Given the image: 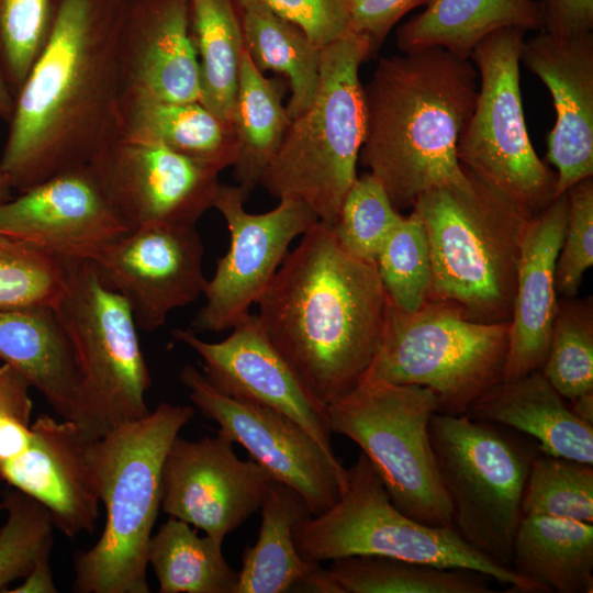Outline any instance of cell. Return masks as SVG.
Returning <instances> with one entry per match:
<instances>
[{
  "label": "cell",
  "mask_w": 593,
  "mask_h": 593,
  "mask_svg": "<svg viewBox=\"0 0 593 593\" xmlns=\"http://www.w3.org/2000/svg\"><path fill=\"white\" fill-rule=\"evenodd\" d=\"M437 412L430 389L384 382L359 384L326 407L331 432L361 448L399 511L428 526L452 527L428 434Z\"/></svg>",
  "instance_id": "cell-11"
},
{
  "label": "cell",
  "mask_w": 593,
  "mask_h": 593,
  "mask_svg": "<svg viewBox=\"0 0 593 593\" xmlns=\"http://www.w3.org/2000/svg\"><path fill=\"white\" fill-rule=\"evenodd\" d=\"M64 281V261L0 232V309L53 305Z\"/></svg>",
  "instance_id": "cell-39"
},
{
  "label": "cell",
  "mask_w": 593,
  "mask_h": 593,
  "mask_svg": "<svg viewBox=\"0 0 593 593\" xmlns=\"http://www.w3.org/2000/svg\"><path fill=\"white\" fill-rule=\"evenodd\" d=\"M256 304L272 345L327 407L360 383L389 299L376 264L353 256L333 226L317 221L288 251Z\"/></svg>",
  "instance_id": "cell-2"
},
{
  "label": "cell",
  "mask_w": 593,
  "mask_h": 593,
  "mask_svg": "<svg viewBox=\"0 0 593 593\" xmlns=\"http://www.w3.org/2000/svg\"><path fill=\"white\" fill-rule=\"evenodd\" d=\"M508 331L510 322H478L448 302L428 301L410 312L389 300L378 348L359 384L425 387L436 394L440 413L467 414L503 381Z\"/></svg>",
  "instance_id": "cell-8"
},
{
  "label": "cell",
  "mask_w": 593,
  "mask_h": 593,
  "mask_svg": "<svg viewBox=\"0 0 593 593\" xmlns=\"http://www.w3.org/2000/svg\"><path fill=\"white\" fill-rule=\"evenodd\" d=\"M53 304L75 349L79 372L76 425L90 440L139 419L152 385L138 328L126 301L89 260H66Z\"/></svg>",
  "instance_id": "cell-9"
},
{
  "label": "cell",
  "mask_w": 593,
  "mask_h": 593,
  "mask_svg": "<svg viewBox=\"0 0 593 593\" xmlns=\"http://www.w3.org/2000/svg\"><path fill=\"white\" fill-rule=\"evenodd\" d=\"M521 61L548 89L556 122L547 134L556 197L593 176V32L571 37L540 30L524 40Z\"/></svg>",
  "instance_id": "cell-20"
},
{
  "label": "cell",
  "mask_w": 593,
  "mask_h": 593,
  "mask_svg": "<svg viewBox=\"0 0 593 593\" xmlns=\"http://www.w3.org/2000/svg\"><path fill=\"white\" fill-rule=\"evenodd\" d=\"M510 27L542 30V9L536 0H429L424 10L396 32L402 52L444 48L470 59L490 34Z\"/></svg>",
  "instance_id": "cell-27"
},
{
  "label": "cell",
  "mask_w": 593,
  "mask_h": 593,
  "mask_svg": "<svg viewBox=\"0 0 593 593\" xmlns=\"http://www.w3.org/2000/svg\"><path fill=\"white\" fill-rule=\"evenodd\" d=\"M178 379L190 401L219 425L217 432L242 445L271 479L294 489L311 515L338 501L347 486V469L298 423L273 409L221 393L192 365H184Z\"/></svg>",
  "instance_id": "cell-13"
},
{
  "label": "cell",
  "mask_w": 593,
  "mask_h": 593,
  "mask_svg": "<svg viewBox=\"0 0 593 593\" xmlns=\"http://www.w3.org/2000/svg\"><path fill=\"white\" fill-rule=\"evenodd\" d=\"M542 376L568 401L593 391L592 299L558 301Z\"/></svg>",
  "instance_id": "cell-35"
},
{
  "label": "cell",
  "mask_w": 593,
  "mask_h": 593,
  "mask_svg": "<svg viewBox=\"0 0 593 593\" xmlns=\"http://www.w3.org/2000/svg\"><path fill=\"white\" fill-rule=\"evenodd\" d=\"M172 338L201 358L202 373L221 393L273 409L303 427L335 460L326 407L307 391L272 345L257 314H247L220 342H206L191 328Z\"/></svg>",
  "instance_id": "cell-18"
},
{
  "label": "cell",
  "mask_w": 593,
  "mask_h": 593,
  "mask_svg": "<svg viewBox=\"0 0 593 593\" xmlns=\"http://www.w3.org/2000/svg\"><path fill=\"white\" fill-rule=\"evenodd\" d=\"M327 569L336 593H492L491 578L382 556H347ZM493 581V580H492Z\"/></svg>",
  "instance_id": "cell-34"
},
{
  "label": "cell",
  "mask_w": 593,
  "mask_h": 593,
  "mask_svg": "<svg viewBox=\"0 0 593 593\" xmlns=\"http://www.w3.org/2000/svg\"><path fill=\"white\" fill-rule=\"evenodd\" d=\"M540 370L500 382L467 414L530 436L538 450L593 465V425L579 418Z\"/></svg>",
  "instance_id": "cell-25"
},
{
  "label": "cell",
  "mask_w": 593,
  "mask_h": 593,
  "mask_svg": "<svg viewBox=\"0 0 593 593\" xmlns=\"http://www.w3.org/2000/svg\"><path fill=\"white\" fill-rule=\"evenodd\" d=\"M571 411L582 421L593 425V391L570 401Z\"/></svg>",
  "instance_id": "cell-48"
},
{
  "label": "cell",
  "mask_w": 593,
  "mask_h": 593,
  "mask_svg": "<svg viewBox=\"0 0 593 593\" xmlns=\"http://www.w3.org/2000/svg\"><path fill=\"white\" fill-rule=\"evenodd\" d=\"M293 539L299 555L309 562L382 556L475 570L510 586L508 592L547 593L540 584L472 548L452 527L428 526L399 511L362 451L347 469V486L338 501L322 514L300 521Z\"/></svg>",
  "instance_id": "cell-7"
},
{
  "label": "cell",
  "mask_w": 593,
  "mask_h": 593,
  "mask_svg": "<svg viewBox=\"0 0 593 593\" xmlns=\"http://www.w3.org/2000/svg\"><path fill=\"white\" fill-rule=\"evenodd\" d=\"M119 63L120 98L200 102L189 0H126Z\"/></svg>",
  "instance_id": "cell-22"
},
{
  "label": "cell",
  "mask_w": 593,
  "mask_h": 593,
  "mask_svg": "<svg viewBox=\"0 0 593 593\" xmlns=\"http://www.w3.org/2000/svg\"><path fill=\"white\" fill-rule=\"evenodd\" d=\"M372 56L369 40L353 31L321 49L317 93L291 120L259 182L279 200L304 203L331 225L358 177L366 125L359 68Z\"/></svg>",
  "instance_id": "cell-6"
},
{
  "label": "cell",
  "mask_w": 593,
  "mask_h": 593,
  "mask_svg": "<svg viewBox=\"0 0 593 593\" xmlns=\"http://www.w3.org/2000/svg\"><path fill=\"white\" fill-rule=\"evenodd\" d=\"M223 540L198 536L188 523L171 517L152 536L147 562L160 593H235L238 572L222 552Z\"/></svg>",
  "instance_id": "cell-33"
},
{
  "label": "cell",
  "mask_w": 593,
  "mask_h": 593,
  "mask_svg": "<svg viewBox=\"0 0 593 593\" xmlns=\"http://www.w3.org/2000/svg\"><path fill=\"white\" fill-rule=\"evenodd\" d=\"M0 232L61 261H94L130 231L86 165L55 175L1 203Z\"/></svg>",
  "instance_id": "cell-19"
},
{
  "label": "cell",
  "mask_w": 593,
  "mask_h": 593,
  "mask_svg": "<svg viewBox=\"0 0 593 593\" xmlns=\"http://www.w3.org/2000/svg\"><path fill=\"white\" fill-rule=\"evenodd\" d=\"M478 88L472 61L440 47L379 59L363 87L359 161L398 211L429 189L468 181L457 145Z\"/></svg>",
  "instance_id": "cell-3"
},
{
  "label": "cell",
  "mask_w": 593,
  "mask_h": 593,
  "mask_svg": "<svg viewBox=\"0 0 593 593\" xmlns=\"http://www.w3.org/2000/svg\"><path fill=\"white\" fill-rule=\"evenodd\" d=\"M31 382L10 365H0V462L20 455L31 440Z\"/></svg>",
  "instance_id": "cell-44"
},
{
  "label": "cell",
  "mask_w": 593,
  "mask_h": 593,
  "mask_svg": "<svg viewBox=\"0 0 593 593\" xmlns=\"http://www.w3.org/2000/svg\"><path fill=\"white\" fill-rule=\"evenodd\" d=\"M12 188L7 176L0 169V204L11 198Z\"/></svg>",
  "instance_id": "cell-50"
},
{
  "label": "cell",
  "mask_w": 593,
  "mask_h": 593,
  "mask_svg": "<svg viewBox=\"0 0 593 593\" xmlns=\"http://www.w3.org/2000/svg\"><path fill=\"white\" fill-rule=\"evenodd\" d=\"M429 0H344L351 31L366 36L374 55L392 27L411 10Z\"/></svg>",
  "instance_id": "cell-45"
},
{
  "label": "cell",
  "mask_w": 593,
  "mask_h": 593,
  "mask_svg": "<svg viewBox=\"0 0 593 593\" xmlns=\"http://www.w3.org/2000/svg\"><path fill=\"white\" fill-rule=\"evenodd\" d=\"M237 186L220 184L214 205L223 216L230 246L206 281L205 302L191 322L195 333L232 329L256 304L276 276L290 244L318 220L302 202L281 199L265 213L244 209Z\"/></svg>",
  "instance_id": "cell-14"
},
{
  "label": "cell",
  "mask_w": 593,
  "mask_h": 593,
  "mask_svg": "<svg viewBox=\"0 0 593 593\" xmlns=\"http://www.w3.org/2000/svg\"><path fill=\"white\" fill-rule=\"evenodd\" d=\"M116 132L121 137L166 146L220 172L237 159L233 125L199 101L120 98Z\"/></svg>",
  "instance_id": "cell-26"
},
{
  "label": "cell",
  "mask_w": 593,
  "mask_h": 593,
  "mask_svg": "<svg viewBox=\"0 0 593 593\" xmlns=\"http://www.w3.org/2000/svg\"><path fill=\"white\" fill-rule=\"evenodd\" d=\"M523 515L593 523V465L537 451L526 479Z\"/></svg>",
  "instance_id": "cell-37"
},
{
  "label": "cell",
  "mask_w": 593,
  "mask_h": 593,
  "mask_svg": "<svg viewBox=\"0 0 593 593\" xmlns=\"http://www.w3.org/2000/svg\"><path fill=\"white\" fill-rule=\"evenodd\" d=\"M194 410L161 402L146 416L121 424L89 444L104 528L74 555L72 591L148 593L147 552L160 510L163 463Z\"/></svg>",
  "instance_id": "cell-4"
},
{
  "label": "cell",
  "mask_w": 593,
  "mask_h": 593,
  "mask_svg": "<svg viewBox=\"0 0 593 593\" xmlns=\"http://www.w3.org/2000/svg\"><path fill=\"white\" fill-rule=\"evenodd\" d=\"M542 31L571 37L593 31V0H540Z\"/></svg>",
  "instance_id": "cell-46"
},
{
  "label": "cell",
  "mask_w": 593,
  "mask_h": 593,
  "mask_svg": "<svg viewBox=\"0 0 593 593\" xmlns=\"http://www.w3.org/2000/svg\"><path fill=\"white\" fill-rule=\"evenodd\" d=\"M270 480L220 432L197 440L178 435L163 463L160 510L224 540L260 508Z\"/></svg>",
  "instance_id": "cell-17"
},
{
  "label": "cell",
  "mask_w": 593,
  "mask_h": 593,
  "mask_svg": "<svg viewBox=\"0 0 593 593\" xmlns=\"http://www.w3.org/2000/svg\"><path fill=\"white\" fill-rule=\"evenodd\" d=\"M526 32L503 29L473 48L470 60L479 88L457 157L463 168L534 216L557 198V176L535 152L525 122L519 64Z\"/></svg>",
  "instance_id": "cell-12"
},
{
  "label": "cell",
  "mask_w": 593,
  "mask_h": 593,
  "mask_svg": "<svg viewBox=\"0 0 593 593\" xmlns=\"http://www.w3.org/2000/svg\"><path fill=\"white\" fill-rule=\"evenodd\" d=\"M376 267L391 303L416 311L429 301L432 259L426 230L412 211L401 216L382 242Z\"/></svg>",
  "instance_id": "cell-36"
},
{
  "label": "cell",
  "mask_w": 593,
  "mask_h": 593,
  "mask_svg": "<svg viewBox=\"0 0 593 593\" xmlns=\"http://www.w3.org/2000/svg\"><path fill=\"white\" fill-rule=\"evenodd\" d=\"M237 5L246 52L261 72L272 70L287 78L291 91L287 110L291 120L299 116L318 90L321 49L266 7L255 2Z\"/></svg>",
  "instance_id": "cell-31"
},
{
  "label": "cell",
  "mask_w": 593,
  "mask_h": 593,
  "mask_svg": "<svg viewBox=\"0 0 593 593\" xmlns=\"http://www.w3.org/2000/svg\"><path fill=\"white\" fill-rule=\"evenodd\" d=\"M14 108V97L0 75V119L9 122Z\"/></svg>",
  "instance_id": "cell-49"
},
{
  "label": "cell",
  "mask_w": 593,
  "mask_h": 593,
  "mask_svg": "<svg viewBox=\"0 0 593 593\" xmlns=\"http://www.w3.org/2000/svg\"><path fill=\"white\" fill-rule=\"evenodd\" d=\"M203 256L195 225L152 224L127 232L92 262L126 301L137 328L150 333L203 294Z\"/></svg>",
  "instance_id": "cell-16"
},
{
  "label": "cell",
  "mask_w": 593,
  "mask_h": 593,
  "mask_svg": "<svg viewBox=\"0 0 593 593\" xmlns=\"http://www.w3.org/2000/svg\"><path fill=\"white\" fill-rule=\"evenodd\" d=\"M512 569L547 592H593V525L546 515H523Z\"/></svg>",
  "instance_id": "cell-28"
},
{
  "label": "cell",
  "mask_w": 593,
  "mask_h": 593,
  "mask_svg": "<svg viewBox=\"0 0 593 593\" xmlns=\"http://www.w3.org/2000/svg\"><path fill=\"white\" fill-rule=\"evenodd\" d=\"M428 434L452 507V528L472 548L512 568L533 448L500 425L435 413Z\"/></svg>",
  "instance_id": "cell-10"
},
{
  "label": "cell",
  "mask_w": 593,
  "mask_h": 593,
  "mask_svg": "<svg viewBox=\"0 0 593 593\" xmlns=\"http://www.w3.org/2000/svg\"><path fill=\"white\" fill-rule=\"evenodd\" d=\"M401 216L382 184L366 172L348 190L332 226L348 253L376 264L382 242Z\"/></svg>",
  "instance_id": "cell-40"
},
{
  "label": "cell",
  "mask_w": 593,
  "mask_h": 593,
  "mask_svg": "<svg viewBox=\"0 0 593 593\" xmlns=\"http://www.w3.org/2000/svg\"><path fill=\"white\" fill-rule=\"evenodd\" d=\"M0 359L23 373L59 418L76 423L77 359L53 305L0 309Z\"/></svg>",
  "instance_id": "cell-24"
},
{
  "label": "cell",
  "mask_w": 593,
  "mask_h": 593,
  "mask_svg": "<svg viewBox=\"0 0 593 593\" xmlns=\"http://www.w3.org/2000/svg\"><path fill=\"white\" fill-rule=\"evenodd\" d=\"M467 172L466 183L429 189L412 206L429 243V301L457 305L478 322H510L522 239L533 216Z\"/></svg>",
  "instance_id": "cell-5"
},
{
  "label": "cell",
  "mask_w": 593,
  "mask_h": 593,
  "mask_svg": "<svg viewBox=\"0 0 593 593\" xmlns=\"http://www.w3.org/2000/svg\"><path fill=\"white\" fill-rule=\"evenodd\" d=\"M128 231L152 224L195 225L214 205L216 169L166 146L121 136L88 164Z\"/></svg>",
  "instance_id": "cell-15"
},
{
  "label": "cell",
  "mask_w": 593,
  "mask_h": 593,
  "mask_svg": "<svg viewBox=\"0 0 593 593\" xmlns=\"http://www.w3.org/2000/svg\"><path fill=\"white\" fill-rule=\"evenodd\" d=\"M257 541L245 548L235 593H284L300 585L320 567L298 552L294 526L310 516L303 497L271 479L260 506Z\"/></svg>",
  "instance_id": "cell-29"
},
{
  "label": "cell",
  "mask_w": 593,
  "mask_h": 593,
  "mask_svg": "<svg viewBox=\"0 0 593 593\" xmlns=\"http://www.w3.org/2000/svg\"><path fill=\"white\" fill-rule=\"evenodd\" d=\"M90 441L71 421L42 414L32 423L25 450L0 462V479L44 504L71 539L92 533L99 518Z\"/></svg>",
  "instance_id": "cell-21"
},
{
  "label": "cell",
  "mask_w": 593,
  "mask_h": 593,
  "mask_svg": "<svg viewBox=\"0 0 593 593\" xmlns=\"http://www.w3.org/2000/svg\"><path fill=\"white\" fill-rule=\"evenodd\" d=\"M282 96L280 83L265 77L244 47L232 118L238 154L232 167L246 198L259 184L291 122Z\"/></svg>",
  "instance_id": "cell-30"
},
{
  "label": "cell",
  "mask_w": 593,
  "mask_h": 593,
  "mask_svg": "<svg viewBox=\"0 0 593 593\" xmlns=\"http://www.w3.org/2000/svg\"><path fill=\"white\" fill-rule=\"evenodd\" d=\"M568 219L567 192L534 215L525 230L508 331L503 381L542 368L558 300L555 269Z\"/></svg>",
  "instance_id": "cell-23"
},
{
  "label": "cell",
  "mask_w": 593,
  "mask_h": 593,
  "mask_svg": "<svg viewBox=\"0 0 593 593\" xmlns=\"http://www.w3.org/2000/svg\"><path fill=\"white\" fill-rule=\"evenodd\" d=\"M126 0H53L43 51L14 99L0 169L23 192L86 166L114 137Z\"/></svg>",
  "instance_id": "cell-1"
},
{
  "label": "cell",
  "mask_w": 593,
  "mask_h": 593,
  "mask_svg": "<svg viewBox=\"0 0 593 593\" xmlns=\"http://www.w3.org/2000/svg\"><path fill=\"white\" fill-rule=\"evenodd\" d=\"M1 504L7 521L0 528V592H5L51 556L56 526L44 504L15 488L2 494Z\"/></svg>",
  "instance_id": "cell-38"
},
{
  "label": "cell",
  "mask_w": 593,
  "mask_h": 593,
  "mask_svg": "<svg viewBox=\"0 0 593 593\" xmlns=\"http://www.w3.org/2000/svg\"><path fill=\"white\" fill-rule=\"evenodd\" d=\"M53 0H0V75L14 99L47 41Z\"/></svg>",
  "instance_id": "cell-41"
},
{
  "label": "cell",
  "mask_w": 593,
  "mask_h": 593,
  "mask_svg": "<svg viewBox=\"0 0 593 593\" xmlns=\"http://www.w3.org/2000/svg\"><path fill=\"white\" fill-rule=\"evenodd\" d=\"M236 0H189L190 32L200 76V103L232 124L244 52Z\"/></svg>",
  "instance_id": "cell-32"
},
{
  "label": "cell",
  "mask_w": 593,
  "mask_h": 593,
  "mask_svg": "<svg viewBox=\"0 0 593 593\" xmlns=\"http://www.w3.org/2000/svg\"><path fill=\"white\" fill-rule=\"evenodd\" d=\"M9 593H56L58 592L53 579L51 556L40 559L22 583Z\"/></svg>",
  "instance_id": "cell-47"
},
{
  "label": "cell",
  "mask_w": 593,
  "mask_h": 593,
  "mask_svg": "<svg viewBox=\"0 0 593 593\" xmlns=\"http://www.w3.org/2000/svg\"><path fill=\"white\" fill-rule=\"evenodd\" d=\"M568 219L555 269L556 291L573 298L593 265V179L567 191Z\"/></svg>",
  "instance_id": "cell-42"
},
{
  "label": "cell",
  "mask_w": 593,
  "mask_h": 593,
  "mask_svg": "<svg viewBox=\"0 0 593 593\" xmlns=\"http://www.w3.org/2000/svg\"><path fill=\"white\" fill-rule=\"evenodd\" d=\"M266 7L299 27L320 49L351 31L344 0H236Z\"/></svg>",
  "instance_id": "cell-43"
},
{
  "label": "cell",
  "mask_w": 593,
  "mask_h": 593,
  "mask_svg": "<svg viewBox=\"0 0 593 593\" xmlns=\"http://www.w3.org/2000/svg\"><path fill=\"white\" fill-rule=\"evenodd\" d=\"M2 510V504H1V500H0V511Z\"/></svg>",
  "instance_id": "cell-51"
}]
</instances>
